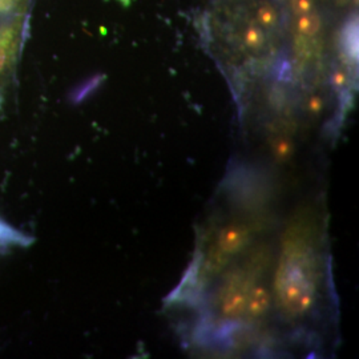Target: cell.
I'll use <instances>...</instances> for the list:
<instances>
[{"mask_svg": "<svg viewBox=\"0 0 359 359\" xmlns=\"http://www.w3.org/2000/svg\"><path fill=\"white\" fill-rule=\"evenodd\" d=\"M206 20L218 59L237 74L265 69L285 44L283 0H217Z\"/></svg>", "mask_w": 359, "mask_h": 359, "instance_id": "obj_1", "label": "cell"}, {"mask_svg": "<svg viewBox=\"0 0 359 359\" xmlns=\"http://www.w3.org/2000/svg\"><path fill=\"white\" fill-rule=\"evenodd\" d=\"M321 244L320 228L310 215H299L283 233L271 297L287 322L308 321L321 304Z\"/></svg>", "mask_w": 359, "mask_h": 359, "instance_id": "obj_2", "label": "cell"}, {"mask_svg": "<svg viewBox=\"0 0 359 359\" xmlns=\"http://www.w3.org/2000/svg\"><path fill=\"white\" fill-rule=\"evenodd\" d=\"M264 255H256L243 266L231 271L218 287L215 295L213 309L218 318L224 321L245 322L248 316V306L252 292L261 280V271L264 266Z\"/></svg>", "mask_w": 359, "mask_h": 359, "instance_id": "obj_3", "label": "cell"}, {"mask_svg": "<svg viewBox=\"0 0 359 359\" xmlns=\"http://www.w3.org/2000/svg\"><path fill=\"white\" fill-rule=\"evenodd\" d=\"M31 16L0 22V115L16 86L18 67L29 38Z\"/></svg>", "mask_w": 359, "mask_h": 359, "instance_id": "obj_4", "label": "cell"}, {"mask_svg": "<svg viewBox=\"0 0 359 359\" xmlns=\"http://www.w3.org/2000/svg\"><path fill=\"white\" fill-rule=\"evenodd\" d=\"M255 228L248 222H231L216 234V240L206 255L204 268L206 273H215L226 265L231 258L240 255L252 244Z\"/></svg>", "mask_w": 359, "mask_h": 359, "instance_id": "obj_5", "label": "cell"}, {"mask_svg": "<svg viewBox=\"0 0 359 359\" xmlns=\"http://www.w3.org/2000/svg\"><path fill=\"white\" fill-rule=\"evenodd\" d=\"M36 0H0V22L32 16Z\"/></svg>", "mask_w": 359, "mask_h": 359, "instance_id": "obj_6", "label": "cell"}]
</instances>
